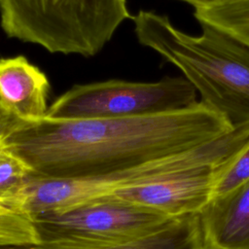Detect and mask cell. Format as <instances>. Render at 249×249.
Wrapping results in <instances>:
<instances>
[{
    "label": "cell",
    "instance_id": "14",
    "mask_svg": "<svg viewBox=\"0 0 249 249\" xmlns=\"http://www.w3.org/2000/svg\"><path fill=\"white\" fill-rule=\"evenodd\" d=\"M23 123L25 122L0 106V143Z\"/></svg>",
    "mask_w": 249,
    "mask_h": 249
},
{
    "label": "cell",
    "instance_id": "6",
    "mask_svg": "<svg viewBox=\"0 0 249 249\" xmlns=\"http://www.w3.org/2000/svg\"><path fill=\"white\" fill-rule=\"evenodd\" d=\"M230 162L185 170L110 196L151 208L171 218L199 213L212 197L218 171Z\"/></svg>",
    "mask_w": 249,
    "mask_h": 249
},
{
    "label": "cell",
    "instance_id": "5",
    "mask_svg": "<svg viewBox=\"0 0 249 249\" xmlns=\"http://www.w3.org/2000/svg\"><path fill=\"white\" fill-rule=\"evenodd\" d=\"M41 242L117 243L150 235L175 218L111 196L62 211L32 216Z\"/></svg>",
    "mask_w": 249,
    "mask_h": 249
},
{
    "label": "cell",
    "instance_id": "11",
    "mask_svg": "<svg viewBox=\"0 0 249 249\" xmlns=\"http://www.w3.org/2000/svg\"><path fill=\"white\" fill-rule=\"evenodd\" d=\"M30 173V168L21 160L8 152L0 160V199L16 202L24 208L18 194Z\"/></svg>",
    "mask_w": 249,
    "mask_h": 249
},
{
    "label": "cell",
    "instance_id": "8",
    "mask_svg": "<svg viewBox=\"0 0 249 249\" xmlns=\"http://www.w3.org/2000/svg\"><path fill=\"white\" fill-rule=\"evenodd\" d=\"M204 249H249V181L198 213Z\"/></svg>",
    "mask_w": 249,
    "mask_h": 249
},
{
    "label": "cell",
    "instance_id": "1",
    "mask_svg": "<svg viewBox=\"0 0 249 249\" xmlns=\"http://www.w3.org/2000/svg\"><path fill=\"white\" fill-rule=\"evenodd\" d=\"M233 127L199 100L191 107L156 115L25 122L2 143L33 175L77 179L166 158L220 137Z\"/></svg>",
    "mask_w": 249,
    "mask_h": 249
},
{
    "label": "cell",
    "instance_id": "7",
    "mask_svg": "<svg viewBox=\"0 0 249 249\" xmlns=\"http://www.w3.org/2000/svg\"><path fill=\"white\" fill-rule=\"evenodd\" d=\"M50 82L24 55L0 58V106L23 122L46 117Z\"/></svg>",
    "mask_w": 249,
    "mask_h": 249
},
{
    "label": "cell",
    "instance_id": "15",
    "mask_svg": "<svg viewBox=\"0 0 249 249\" xmlns=\"http://www.w3.org/2000/svg\"><path fill=\"white\" fill-rule=\"evenodd\" d=\"M7 150L4 148L3 143H0V160H2L7 155Z\"/></svg>",
    "mask_w": 249,
    "mask_h": 249
},
{
    "label": "cell",
    "instance_id": "16",
    "mask_svg": "<svg viewBox=\"0 0 249 249\" xmlns=\"http://www.w3.org/2000/svg\"><path fill=\"white\" fill-rule=\"evenodd\" d=\"M181 1L186 2V3H188V4H189V5H191V6H194V5H195V4H196V3L203 2V1H207V0H181Z\"/></svg>",
    "mask_w": 249,
    "mask_h": 249
},
{
    "label": "cell",
    "instance_id": "3",
    "mask_svg": "<svg viewBox=\"0 0 249 249\" xmlns=\"http://www.w3.org/2000/svg\"><path fill=\"white\" fill-rule=\"evenodd\" d=\"M131 18L126 0H0L5 34L52 53L93 56Z\"/></svg>",
    "mask_w": 249,
    "mask_h": 249
},
{
    "label": "cell",
    "instance_id": "4",
    "mask_svg": "<svg viewBox=\"0 0 249 249\" xmlns=\"http://www.w3.org/2000/svg\"><path fill=\"white\" fill-rule=\"evenodd\" d=\"M197 91L184 77H164L157 82L109 80L76 85L49 107L54 120L115 119L162 114L197 103Z\"/></svg>",
    "mask_w": 249,
    "mask_h": 249
},
{
    "label": "cell",
    "instance_id": "13",
    "mask_svg": "<svg viewBox=\"0 0 249 249\" xmlns=\"http://www.w3.org/2000/svg\"><path fill=\"white\" fill-rule=\"evenodd\" d=\"M236 24L239 38L249 46V0H237Z\"/></svg>",
    "mask_w": 249,
    "mask_h": 249
},
{
    "label": "cell",
    "instance_id": "10",
    "mask_svg": "<svg viewBox=\"0 0 249 249\" xmlns=\"http://www.w3.org/2000/svg\"><path fill=\"white\" fill-rule=\"evenodd\" d=\"M40 243L32 216L19 204L0 199V247Z\"/></svg>",
    "mask_w": 249,
    "mask_h": 249
},
{
    "label": "cell",
    "instance_id": "2",
    "mask_svg": "<svg viewBox=\"0 0 249 249\" xmlns=\"http://www.w3.org/2000/svg\"><path fill=\"white\" fill-rule=\"evenodd\" d=\"M138 42L173 64L200 101L232 126L249 122V46L211 25L192 35L165 15L139 11L131 18Z\"/></svg>",
    "mask_w": 249,
    "mask_h": 249
},
{
    "label": "cell",
    "instance_id": "9",
    "mask_svg": "<svg viewBox=\"0 0 249 249\" xmlns=\"http://www.w3.org/2000/svg\"><path fill=\"white\" fill-rule=\"evenodd\" d=\"M0 249H204L198 213L181 216L158 231L126 242L101 243L74 240L45 241L40 244Z\"/></svg>",
    "mask_w": 249,
    "mask_h": 249
},
{
    "label": "cell",
    "instance_id": "12",
    "mask_svg": "<svg viewBox=\"0 0 249 249\" xmlns=\"http://www.w3.org/2000/svg\"><path fill=\"white\" fill-rule=\"evenodd\" d=\"M248 181L249 145L231 162L218 171L213 185L212 197L226 195Z\"/></svg>",
    "mask_w": 249,
    "mask_h": 249
}]
</instances>
